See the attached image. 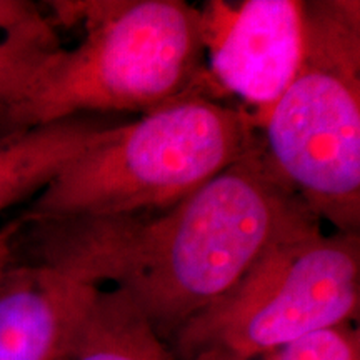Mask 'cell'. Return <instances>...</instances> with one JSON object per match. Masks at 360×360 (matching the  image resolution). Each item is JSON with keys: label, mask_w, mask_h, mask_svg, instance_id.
<instances>
[{"label": "cell", "mask_w": 360, "mask_h": 360, "mask_svg": "<svg viewBox=\"0 0 360 360\" xmlns=\"http://www.w3.org/2000/svg\"><path fill=\"white\" fill-rule=\"evenodd\" d=\"M62 24L84 22L77 47H60L25 92L0 110V137L72 115L148 112L205 94L200 8L182 0L52 2Z\"/></svg>", "instance_id": "2"}, {"label": "cell", "mask_w": 360, "mask_h": 360, "mask_svg": "<svg viewBox=\"0 0 360 360\" xmlns=\"http://www.w3.org/2000/svg\"><path fill=\"white\" fill-rule=\"evenodd\" d=\"M360 233L310 224L274 242L233 289L174 337L175 360H254L326 328L355 323Z\"/></svg>", "instance_id": "5"}, {"label": "cell", "mask_w": 360, "mask_h": 360, "mask_svg": "<svg viewBox=\"0 0 360 360\" xmlns=\"http://www.w3.org/2000/svg\"><path fill=\"white\" fill-rule=\"evenodd\" d=\"M321 222L270 167L264 141L170 209L20 224L30 262L114 283L165 344L233 289L274 242Z\"/></svg>", "instance_id": "1"}, {"label": "cell", "mask_w": 360, "mask_h": 360, "mask_svg": "<svg viewBox=\"0 0 360 360\" xmlns=\"http://www.w3.org/2000/svg\"><path fill=\"white\" fill-rule=\"evenodd\" d=\"M98 289L17 260L0 281V360H62Z\"/></svg>", "instance_id": "7"}, {"label": "cell", "mask_w": 360, "mask_h": 360, "mask_svg": "<svg viewBox=\"0 0 360 360\" xmlns=\"http://www.w3.org/2000/svg\"><path fill=\"white\" fill-rule=\"evenodd\" d=\"M19 229L20 224L17 219L0 229V281L6 276L7 270L11 269L13 264H17L15 237Z\"/></svg>", "instance_id": "13"}, {"label": "cell", "mask_w": 360, "mask_h": 360, "mask_svg": "<svg viewBox=\"0 0 360 360\" xmlns=\"http://www.w3.org/2000/svg\"><path fill=\"white\" fill-rule=\"evenodd\" d=\"M193 360L219 359L197 357ZM254 360H360V330L357 323L326 328Z\"/></svg>", "instance_id": "11"}, {"label": "cell", "mask_w": 360, "mask_h": 360, "mask_svg": "<svg viewBox=\"0 0 360 360\" xmlns=\"http://www.w3.org/2000/svg\"><path fill=\"white\" fill-rule=\"evenodd\" d=\"M62 360H175L141 310L120 289H98Z\"/></svg>", "instance_id": "9"}, {"label": "cell", "mask_w": 360, "mask_h": 360, "mask_svg": "<svg viewBox=\"0 0 360 360\" xmlns=\"http://www.w3.org/2000/svg\"><path fill=\"white\" fill-rule=\"evenodd\" d=\"M200 12L205 69L215 101L240 98L260 132L302 62V2L214 0Z\"/></svg>", "instance_id": "6"}, {"label": "cell", "mask_w": 360, "mask_h": 360, "mask_svg": "<svg viewBox=\"0 0 360 360\" xmlns=\"http://www.w3.org/2000/svg\"><path fill=\"white\" fill-rule=\"evenodd\" d=\"M260 137L244 107L191 94L135 122L107 129L17 220L164 212L247 154Z\"/></svg>", "instance_id": "3"}, {"label": "cell", "mask_w": 360, "mask_h": 360, "mask_svg": "<svg viewBox=\"0 0 360 360\" xmlns=\"http://www.w3.org/2000/svg\"><path fill=\"white\" fill-rule=\"evenodd\" d=\"M105 115H72L0 137V212L40 193L112 127Z\"/></svg>", "instance_id": "8"}, {"label": "cell", "mask_w": 360, "mask_h": 360, "mask_svg": "<svg viewBox=\"0 0 360 360\" xmlns=\"http://www.w3.org/2000/svg\"><path fill=\"white\" fill-rule=\"evenodd\" d=\"M39 7L24 0H0V32H11L42 19Z\"/></svg>", "instance_id": "12"}, {"label": "cell", "mask_w": 360, "mask_h": 360, "mask_svg": "<svg viewBox=\"0 0 360 360\" xmlns=\"http://www.w3.org/2000/svg\"><path fill=\"white\" fill-rule=\"evenodd\" d=\"M60 47L52 22L45 17L4 34L0 39V110L25 92Z\"/></svg>", "instance_id": "10"}, {"label": "cell", "mask_w": 360, "mask_h": 360, "mask_svg": "<svg viewBox=\"0 0 360 360\" xmlns=\"http://www.w3.org/2000/svg\"><path fill=\"white\" fill-rule=\"evenodd\" d=\"M299 70L260 135L270 167L335 232L360 231V4L302 0Z\"/></svg>", "instance_id": "4"}]
</instances>
